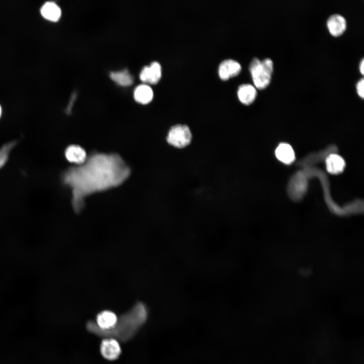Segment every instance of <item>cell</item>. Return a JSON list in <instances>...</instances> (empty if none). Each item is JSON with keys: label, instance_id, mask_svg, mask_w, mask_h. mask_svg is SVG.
Here are the masks:
<instances>
[{"label": "cell", "instance_id": "obj_2", "mask_svg": "<svg viewBox=\"0 0 364 364\" xmlns=\"http://www.w3.org/2000/svg\"><path fill=\"white\" fill-rule=\"evenodd\" d=\"M148 310L142 302L136 303L129 311L118 317L115 326L111 329L103 331L99 329L95 322L89 321L86 324L87 330L98 336L113 338L125 342L132 338L146 322Z\"/></svg>", "mask_w": 364, "mask_h": 364}, {"label": "cell", "instance_id": "obj_5", "mask_svg": "<svg viewBox=\"0 0 364 364\" xmlns=\"http://www.w3.org/2000/svg\"><path fill=\"white\" fill-rule=\"evenodd\" d=\"M101 353L106 359H116L121 353V347L118 341L113 338H105L101 344Z\"/></svg>", "mask_w": 364, "mask_h": 364}, {"label": "cell", "instance_id": "obj_6", "mask_svg": "<svg viewBox=\"0 0 364 364\" xmlns=\"http://www.w3.org/2000/svg\"><path fill=\"white\" fill-rule=\"evenodd\" d=\"M241 64L237 61L229 59L222 61L218 67V75L222 80H227L237 76L241 70Z\"/></svg>", "mask_w": 364, "mask_h": 364}, {"label": "cell", "instance_id": "obj_15", "mask_svg": "<svg viewBox=\"0 0 364 364\" xmlns=\"http://www.w3.org/2000/svg\"><path fill=\"white\" fill-rule=\"evenodd\" d=\"M135 100L142 104L150 103L153 98V91L152 88L147 84H141L136 87L134 91Z\"/></svg>", "mask_w": 364, "mask_h": 364}, {"label": "cell", "instance_id": "obj_10", "mask_svg": "<svg viewBox=\"0 0 364 364\" xmlns=\"http://www.w3.org/2000/svg\"><path fill=\"white\" fill-rule=\"evenodd\" d=\"M66 158L71 163L77 165L82 164L87 158L85 150L78 145H70L65 150Z\"/></svg>", "mask_w": 364, "mask_h": 364}, {"label": "cell", "instance_id": "obj_13", "mask_svg": "<svg viewBox=\"0 0 364 364\" xmlns=\"http://www.w3.org/2000/svg\"><path fill=\"white\" fill-rule=\"evenodd\" d=\"M326 166L327 170L329 173L338 174L344 170L345 163L340 156L336 154H332L326 158Z\"/></svg>", "mask_w": 364, "mask_h": 364}, {"label": "cell", "instance_id": "obj_9", "mask_svg": "<svg viewBox=\"0 0 364 364\" xmlns=\"http://www.w3.org/2000/svg\"><path fill=\"white\" fill-rule=\"evenodd\" d=\"M118 317L114 312L109 310H104L97 315L95 323L99 329L107 331L115 326Z\"/></svg>", "mask_w": 364, "mask_h": 364}, {"label": "cell", "instance_id": "obj_18", "mask_svg": "<svg viewBox=\"0 0 364 364\" xmlns=\"http://www.w3.org/2000/svg\"><path fill=\"white\" fill-rule=\"evenodd\" d=\"M363 86L364 79L363 77H362L359 79L356 85L357 93L358 96L361 98H363L364 97Z\"/></svg>", "mask_w": 364, "mask_h": 364}, {"label": "cell", "instance_id": "obj_12", "mask_svg": "<svg viewBox=\"0 0 364 364\" xmlns=\"http://www.w3.org/2000/svg\"><path fill=\"white\" fill-rule=\"evenodd\" d=\"M275 154L280 161L286 164H291L295 158L292 147L286 143L280 144L276 148Z\"/></svg>", "mask_w": 364, "mask_h": 364}, {"label": "cell", "instance_id": "obj_17", "mask_svg": "<svg viewBox=\"0 0 364 364\" xmlns=\"http://www.w3.org/2000/svg\"><path fill=\"white\" fill-rule=\"evenodd\" d=\"M15 142L8 143L0 148V168L7 162L10 152L16 145Z\"/></svg>", "mask_w": 364, "mask_h": 364}, {"label": "cell", "instance_id": "obj_11", "mask_svg": "<svg viewBox=\"0 0 364 364\" xmlns=\"http://www.w3.org/2000/svg\"><path fill=\"white\" fill-rule=\"evenodd\" d=\"M237 95L239 101L242 104L250 105L254 102L256 97V88L249 83L241 84L238 87Z\"/></svg>", "mask_w": 364, "mask_h": 364}, {"label": "cell", "instance_id": "obj_7", "mask_svg": "<svg viewBox=\"0 0 364 364\" xmlns=\"http://www.w3.org/2000/svg\"><path fill=\"white\" fill-rule=\"evenodd\" d=\"M161 75V66L159 63L155 61L150 66L143 68L140 73V78L144 82L156 84L160 79Z\"/></svg>", "mask_w": 364, "mask_h": 364}, {"label": "cell", "instance_id": "obj_20", "mask_svg": "<svg viewBox=\"0 0 364 364\" xmlns=\"http://www.w3.org/2000/svg\"><path fill=\"white\" fill-rule=\"evenodd\" d=\"M1 114H2V108H1V106H0V117L1 116Z\"/></svg>", "mask_w": 364, "mask_h": 364}, {"label": "cell", "instance_id": "obj_1", "mask_svg": "<svg viewBox=\"0 0 364 364\" xmlns=\"http://www.w3.org/2000/svg\"><path fill=\"white\" fill-rule=\"evenodd\" d=\"M130 170L116 154L96 153L82 164L70 167L63 175L64 183L72 190V204L79 213L88 196L121 185L129 177Z\"/></svg>", "mask_w": 364, "mask_h": 364}, {"label": "cell", "instance_id": "obj_14", "mask_svg": "<svg viewBox=\"0 0 364 364\" xmlns=\"http://www.w3.org/2000/svg\"><path fill=\"white\" fill-rule=\"evenodd\" d=\"M40 12L41 15L45 19L53 22L58 21L61 15L60 7L52 2L46 3L42 6Z\"/></svg>", "mask_w": 364, "mask_h": 364}, {"label": "cell", "instance_id": "obj_16", "mask_svg": "<svg viewBox=\"0 0 364 364\" xmlns=\"http://www.w3.org/2000/svg\"><path fill=\"white\" fill-rule=\"evenodd\" d=\"M110 76L112 80L121 86H129L133 83V78L126 69L112 72Z\"/></svg>", "mask_w": 364, "mask_h": 364}, {"label": "cell", "instance_id": "obj_3", "mask_svg": "<svg viewBox=\"0 0 364 364\" xmlns=\"http://www.w3.org/2000/svg\"><path fill=\"white\" fill-rule=\"evenodd\" d=\"M249 69L256 88L262 89L269 85L274 70V63L271 59L267 58L260 60L254 57L250 63Z\"/></svg>", "mask_w": 364, "mask_h": 364}, {"label": "cell", "instance_id": "obj_8", "mask_svg": "<svg viewBox=\"0 0 364 364\" xmlns=\"http://www.w3.org/2000/svg\"><path fill=\"white\" fill-rule=\"evenodd\" d=\"M327 26L331 35L338 36L346 30V20L342 15L334 14L331 15L327 19Z\"/></svg>", "mask_w": 364, "mask_h": 364}, {"label": "cell", "instance_id": "obj_4", "mask_svg": "<svg viewBox=\"0 0 364 364\" xmlns=\"http://www.w3.org/2000/svg\"><path fill=\"white\" fill-rule=\"evenodd\" d=\"M192 139L191 129L185 124L173 125L169 129L166 136V141L170 145L179 149L188 146Z\"/></svg>", "mask_w": 364, "mask_h": 364}, {"label": "cell", "instance_id": "obj_19", "mask_svg": "<svg viewBox=\"0 0 364 364\" xmlns=\"http://www.w3.org/2000/svg\"><path fill=\"white\" fill-rule=\"evenodd\" d=\"M359 71L360 73L362 74H363L364 73V59L362 58L360 62L359 63Z\"/></svg>", "mask_w": 364, "mask_h": 364}]
</instances>
